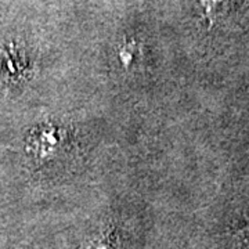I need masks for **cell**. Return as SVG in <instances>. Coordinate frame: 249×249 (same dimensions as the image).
<instances>
[{"label":"cell","mask_w":249,"mask_h":249,"mask_svg":"<svg viewBox=\"0 0 249 249\" xmlns=\"http://www.w3.org/2000/svg\"><path fill=\"white\" fill-rule=\"evenodd\" d=\"M204 14L212 25L217 18H220L229 7V0H199Z\"/></svg>","instance_id":"obj_1"},{"label":"cell","mask_w":249,"mask_h":249,"mask_svg":"<svg viewBox=\"0 0 249 249\" xmlns=\"http://www.w3.org/2000/svg\"><path fill=\"white\" fill-rule=\"evenodd\" d=\"M119 61L124 65V68H132L136 62L139 61L140 57V49L136 43H124L121 49H119Z\"/></svg>","instance_id":"obj_2"},{"label":"cell","mask_w":249,"mask_h":249,"mask_svg":"<svg viewBox=\"0 0 249 249\" xmlns=\"http://www.w3.org/2000/svg\"><path fill=\"white\" fill-rule=\"evenodd\" d=\"M88 249H111V240H109V237L103 235L98 240L93 241L88 247Z\"/></svg>","instance_id":"obj_3"}]
</instances>
